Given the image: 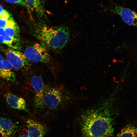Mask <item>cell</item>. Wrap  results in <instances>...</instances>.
<instances>
[{
    "instance_id": "1",
    "label": "cell",
    "mask_w": 137,
    "mask_h": 137,
    "mask_svg": "<svg viewBox=\"0 0 137 137\" xmlns=\"http://www.w3.org/2000/svg\"><path fill=\"white\" fill-rule=\"evenodd\" d=\"M110 98H102L80 111L79 137H114L115 117Z\"/></svg>"
},
{
    "instance_id": "2",
    "label": "cell",
    "mask_w": 137,
    "mask_h": 137,
    "mask_svg": "<svg viewBox=\"0 0 137 137\" xmlns=\"http://www.w3.org/2000/svg\"><path fill=\"white\" fill-rule=\"evenodd\" d=\"M86 98L64 85H45L43 99L44 108L50 110H56L75 105Z\"/></svg>"
},
{
    "instance_id": "3",
    "label": "cell",
    "mask_w": 137,
    "mask_h": 137,
    "mask_svg": "<svg viewBox=\"0 0 137 137\" xmlns=\"http://www.w3.org/2000/svg\"><path fill=\"white\" fill-rule=\"evenodd\" d=\"M35 34L41 43L46 47L62 50L70 39V32L67 26H51L41 25L36 29Z\"/></svg>"
},
{
    "instance_id": "4",
    "label": "cell",
    "mask_w": 137,
    "mask_h": 137,
    "mask_svg": "<svg viewBox=\"0 0 137 137\" xmlns=\"http://www.w3.org/2000/svg\"><path fill=\"white\" fill-rule=\"evenodd\" d=\"M29 61L33 63H48L50 58L46 47L41 43H35L27 47L24 53Z\"/></svg>"
},
{
    "instance_id": "5",
    "label": "cell",
    "mask_w": 137,
    "mask_h": 137,
    "mask_svg": "<svg viewBox=\"0 0 137 137\" xmlns=\"http://www.w3.org/2000/svg\"><path fill=\"white\" fill-rule=\"evenodd\" d=\"M110 6L105 7L103 11H109L119 15L123 21L128 25L137 26V13L128 8L115 3L112 0H107Z\"/></svg>"
},
{
    "instance_id": "6",
    "label": "cell",
    "mask_w": 137,
    "mask_h": 137,
    "mask_svg": "<svg viewBox=\"0 0 137 137\" xmlns=\"http://www.w3.org/2000/svg\"><path fill=\"white\" fill-rule=\"evenodd\" d=\"M4 29L5 33L4 44L13 49H19L20 29L12 17L7 21Z\"/></svg>"
},
{
    "instance_id": "7",
    "label": "cell",
    "mask_w": 137,
    "mask_h": 137,
    "mask_svg": "<svg viewBox=\"0 0 137 137\" xmlns=\"http://www.w3.org/2000/svg\"><path fill=\"white\" fill-rule=\"evenodd\" d=\"M31 83L35 93L33 99L34 107L38 109H44L43 99L45 85L42 78L40 75H34L31 78Z\"/></svg>"
},
{
    "instance_id": "8",
    "label": "cell",
    "mask_w": 137,
    "mask_h": 137,
    "mask_svg": "<svg viewBox=\"0 0 137 137\" xmlns=\"http://www.w3.org/2000/svg\"><path fill=\"white\" fill-rule=\"evenodd\" d=\"M6 60L15 69L26 68L29 65V62L24 54L19 51L9 49L6 52Z\"/></svg>"
},
{
    "instance_id": "9",
    "label": "cell",
    "mask_w": 137,
    "mask_h": 137,
    "mask_svg": "<svg viewBox=\"0 0 137 137\" xmlns=\"http://www.w3.org/2000/svg\"><path fill=\"white\" fill-rule=\"evenodd\" d=\"M27 134L31 137H43L48 132L47 128L44 125L31 119L26 121Z\"/></svg>"
},
{
    "instance_id": "10",
    "label": "cell",
    "mask_w": 137,
    "mask_h": 137,
    "mask_svg": "<svg viewBox=\"0 0 137 137\" xmlns=\"http://www.w3.org/2000/svg\"><path fill=\"white\" fill-rule=\"evenodd\" d=\"M6 99L8 104L12 108L30 113L26 102L23 98L8 93L6 94Z\"/></svg>"
},
{
    "instance_id": "11",
    "label": "cell",
    "mask_w": 137,
    "mask_h": 137,
    "mask_svg": "<svg viewBox=\"0 0 137 137\" xmlns=\"http://www.w3.org/2000/svg\"><path fill=\"white\" fill-rule=\"evenodd\" d=\"M12 65L0 54V76L7 81L15 82L16 78Z\"/></svg>"
},
{
    "instance_id": "12",
    "label": "cell",
    "mask_w": 137,
    "mask_h": 137,
    "mask_svg": "<svg viewBox=\"0 0 137 137\" xmlns=\"http://www.w3.org/2000/svg\"><path fill=\"white\" fill-rule=\"evenodd\" d=\"M16 126L10 120L0 118V133L3 137H12L16 130Z\"/></svg>"
},
{
    "instance_id": "13",
    "label": "cell",
    "mask_w": 137,
    "mask_h": 137,
    "mask_svg": "<svg viewBox=\"0 0 137 137\" xmlns=\"http://www.w3.org/2000/svg\"><path fill=\"white\" fill-rule=\"evenodd\" d=\"M117 137H137V123H130L125 125L117 134Z\"/></svg>"
},
{
    "instance_id": "14",
    "label": "cell",
    "mask_w": 137,
    "mask_h": 137,
    "mask_svg": "<svg viewBox=\"0 0 137 137\" xmlns=\"http://www.w3.org/2000/svg\"><path fill=\"white\" fill-rule=\"evenodd\" d=\"M27 7L31 8L38 12H42V0H24Z\"/></svg>"
},
{
    "instance_id": "15",
    "label": "cell",
    "mask_w": 137,
    "mask_h": 137,
    "mask_svg": "<svg viewBox=\"0 0 137 137\" xmlns=\"http://www.w3.org/2000/svg\"><path fill=\"white\" fill-rule=\"evenodd\" d=\"M8 2L13 4H17L27 7L24 0H5Z\"/></svg>"
},
{
    "instance_id": "16",
    "label": "cell",
    "mask_w": 137,
    "mask_h": 137,
    "mask_svg": "<svg viewBox=\"0 0 137 137\" xmlns=\"http://www.w3.org/2000/svg\"><path fill=\"white\" fill-rule=\"evenodd\" d=\"M5 33L4 29L0 27V44H4Z\"/></svg>"
},
{
    "instance_id": "17",
    "label": "cell",
    "mask_w": 137,
    "mask_h": 137,
    "mask_svg": "<svg viewBox=\"0 0 137 137\" xmlns=\"http://www.w3.org/2000/svg\"><path fill=\"white\" fill-rule=\"evenodd\" d=\"M9 19L7 20L4 18L0 17V27L4 29L6 25L7 21Z\"/></svg>"
},
{
    "instance_id": "18",
    "label": "cell",
    "mask_w": 137,
    "mask_h": 137,
    "mask_svg": "<svg viewBox=\"0 0 137 137\" xmlns=\"http://www.w3.org/2000/svg\"><path fill=\"white\" fill-rule=\"evenodd\" d=\"M19 137H31L27 134H22L20 135Z\"/></svg>"
},
{
    "instance_id": "19",
    "label": "cell",
    "mask_w": 137,
    "mask_h": 137,
    "mask_svg": "<svg viewBox=\"0 0 137 137\" xmlns=\"http://www.w3.org/2000/svg\"><path fill=\"white\" fill-rule=\"evenodd\" d=\"M4 9L2 6L0 5V14L2 12Z\"/></svg>"
}]
</instances>
